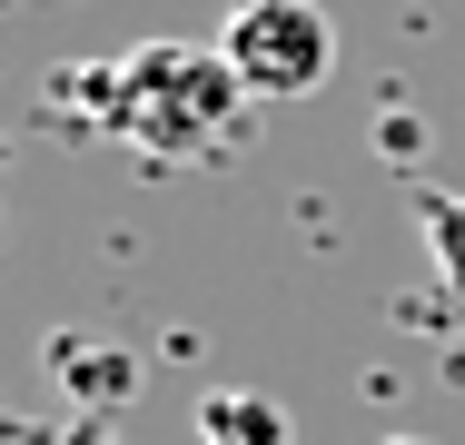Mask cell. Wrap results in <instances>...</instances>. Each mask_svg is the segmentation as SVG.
I'll return each instance as SVG.
<instances>
[{
	"mask_svg": "<svg viewBox=\"0 0 465 445\" xmlns=\"http://www.w3.org/2000/svg\"><path fill=\"white\" fill-rule=\"evenodd\" d=\"M70 99L99 139H119L149 169H218L248 149V80L228 70L218 40L208 50L198 40H139L109 70H90Z\"/></svg>",
	"mask_w": 465,
	"mask_h": 445,
	"instance_id": "6da1fadb",
	"label": "cell"
},
{
	"mask_svg": "<svg viewBox=\"0 0 465 445\" xmlns=\"http://www.w3.org/2000/svg\"><path fill=\"white\" fill-rule=\"evenodd\" d=\"M218 50L248 80V99H317L337 80V20L317 0H238L218 20Z\"/></svg>",
	"mask_w": 465,
	"mask_h": 445,
	"instance_id": "7a4b0ae2",
	"label": "cell"
},
{
	"mask_svg": "<svg viewBox=\"0 0 465 445\" xmlns=\"http://www.w3.org/2000/svg\"><path fill=\"white\" fill-rule=\"evenodd\" d=\"M50 366H60V386H70V406L80 416H119L129 396H139V356L129 347H80V337H50Z\"/></svg>",
	"mask_w": 465,
	"mask_h": 445,
	"instance_id": "3957f363",
	"label": "cell"
},
{
	"mask_svg": "<svg viewBox=\"0 0 465 445\" xmlns=\"http://www.w3.org/2000/svg\"><path fill=\"white\" fill-rule=\"evenodd\" d=\"M198 445H287V406L258 386H208L198 396Z\"/></svg>",
	"mask_w": 465,
	"mask_h": 445,
	"instance_id": "277c9868",
	"label": "cell"
},
{
	"mask_svg": "<svg viewBox=\"0 0 465 445\" xmlns=\"http://www.w3.org/2000/svg\"><path fill=\"white\" fill-rule=\"evenodd\" d=\"M416 228H426V248H436L446 297L465 307V198H456V188H416Z\"/></svg>",
	"mask_w": 465,
	"mask_h": 445,
	"instance_id": "5b68a950",
	"label": "cell"
},
{
	"mask_svg": "<svg viewBox=\"0 0 465 445\" xmlns=\"http://www.w3.org/2000/svg\"><path fill=\"white\" fill-rule=\"evenodd\" d=\"M416 139H426L416 119H386V129H376V149H386V159H416Z\"/></svg>",
	"mask_w": 465,
	"mask_h": 445,
	"instance_id": "8992f818",
	"label": "cell"
},
{
	"mask_svg": "<svg viewBox=\"0 0 465 445\" xmlns=\"http://www.w3.org/2000/svg\"><path fill=\"white\" fill-rule=\"evenodd\" d=\"M60 445H119V436H109V416H80V426H70Z\"/></svg>",
	"mask_w": 465,
	"mask_h": 445,
	"instance_id": "52a82bcc",
	"label": "cell"
},
{
	"mask_svg": "<svg viewBox=\"0 0 465 445\" xmlns=\"http://www.w3.org/2000/svg\"><path fill=\"white\" fill-rule=\"evenodd\" d=\"M0 445H60L50 426H0Z\"/></svg>",
	"mask_w": 465,
	"mask_h": 445,
	"instance_id": "ba28073f",
	"label": "cell"
},
{
	"mask_svg": "<svg viewBox=\"0 0 465 445\" xmlns=\"http://www.w3.org/2000/svg\"><path fill=\"white\" fill-rule=\"evenodd\" d=\"M386 445H426V436H386Z\"/></svg>",
	"mask_w": 465,
	"mask_h": 445,
	"instance_id": "9c48e42d",
	"label": "cell"
}]
</instances>
